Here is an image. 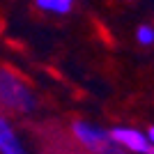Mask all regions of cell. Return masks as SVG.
I'll use <instances>...</instances> for the list:
<instances>
[{
    "mask_svg": "<svg viewBox=\"0 0 154 154\" xmlns=\"http://www.w3.org/2000/svg\"><path fill=\"white\" fill-rule=\"evenodd\" d=\"M0 108L9 113H32L37 94L26 78L9 67H0Z\"/></svg>",
    "mask_w": 154,
    "mask_h": 154,
    "instance_id": "obj_1",
    "label": "cell"
},
{
    "mask_svg": "<svg viewBox=\"0 0 154 154\" xmlns=\"http://www.w3.org/2000/svg\"><path fill=\"white\" fill-rule=\"evenodd\" d=\"M71 134L78 140V145L90 154H127V149L120 147L110 131L101 129L99 124L88 122V120H74L71 122Z\"/></svg>",
    "mask_w": 154,
    "mask_h": 154,
    "instance_id": "obj_2",
    "label": "cell"
},
{
    "mask_svg": "<svg viewBox=\"0 0 154 154\" xmlns=\"http://www.w3.org/2000/svg\"><path fill=\"white\" fill-rule=\"evenodd\" d=\"M110 136L113 140L124 147L127 152H134V154H154V145L149 143V138L145 134H140L138 129H131V127H113L110 129Z\"/></svg>",
    "mask_w": 154,
    "mask_h": 154,
    "instance_id": "obj_3",
    "label": "cell"
},
{
    "mask_svg": "<svg viewBox=\"0 0 154 154\" xmlns=\"http://www.w3.org/2000/svg\"><path fill=\"white\" fill-rule=\"evenodd\" d=\"M0 154H28L14 127L0 115Z\"/></svg>",
    "mask_w": 154,
    "mask_h": 154,
    "instance_id": "obj_4",
    "label": "cell"
},
{
    "mask_svg": "<svg viewBox=\"0 0 154 154\" xmlns=\"http://www.w3.org/2000/svg\"><path fill=\"white\" fill-rule=\"evenodd\" d=\"M76 0H35V7L44 14H55V16H64L74 9Z\"/></svg>",
    "mask_w": 154,
    "mask_h": 154,
    "instance_id": "obj_5",
    "label": "cell"
},
{
    "mask_svg": "<svg viewBox=\"0 0 154 154\" xmlns=\"http://www.w3.org/2000/svg\"><path fill=\"white\" fill-rule=\"evenodd\" d=\"M136 42L140 46H152L154 44V26H138V30H136Z\"/></svg>",
    "mask_w": 154,
    "mask_h": 154,
    "instance_id": "obj_6",
    "label": "cell"
},
{
    "mask_svg": "<svg viewBox=\"0 0 154 154\" xmlns=\"http://www.w3.org/2000/svg\"><path fill=\"white\" fill-rule=\"evenodd\" d=\"M147 138H149V143H152V145H154V124H152V127H149V131H147Z\"/></svg>",
    "mask_w": 154,
    "mask_h": 154,
    "instance_id": "obj_7",
    "label": "cell"
}]
</instances>
